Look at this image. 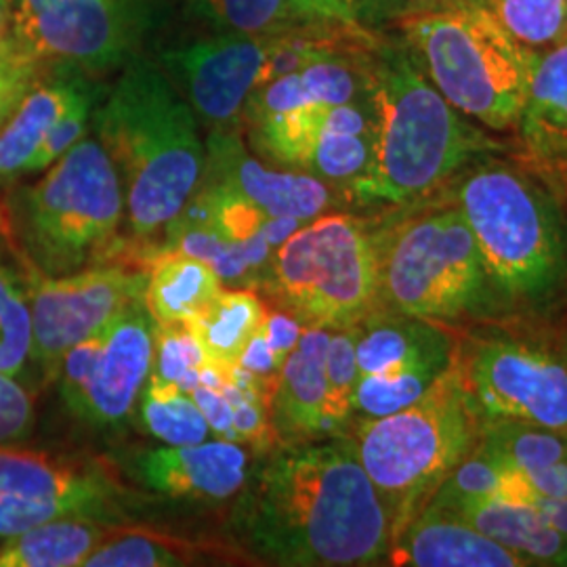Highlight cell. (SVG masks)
Here are the masks:
<instances>
[{"label":"cell","mask_w":567,"mask_h":567,"mask_svg":"<svg viewBox=\"0 0 567 567\" xmlns=\"http://www.w3.org/2000/svg\"><path fill=\"white\" fill-rule=\"evenodd\" d=\"M252 557L290 567L385 564L391 522L349 435L257 454L231 515Z\"/></svg>","instance_id":"obj_1"},{"label":"cell","mask_w":567,"mask_h":567,"mask_svg":"<svg viewBox=\"0 0 567 567\" xmlns=\"http://www.w3.org/2000/svg\"><path fill=\"white\" fill-rule=\"evenodd\" d=\"M93 126L121 179L131 243L150 259L203 182L200 121L163 68L140 55L122 68Z\"/></svg>","instance_id":"obj_2"},{"label":"cell","mask_w":567,"mask_h":567,"mask_svg":"<svg viewBox=\"0 0 567 567\" xmlns=\"http://www.w3.org/2000/svg\"><path fill=\"white\" fill-rule=\"evenodd\" d=\"M365 93L374 116L372 161L349 185L364 206H408L503 145L466 122L412 60L404 41L368 44Z\"/></svg>","instance_id":"obj_3"},{"label":"cell","mask_w":567,"mask_h":567,"mask_svg":"<svg viewBox=\"0 0 567 567\" xmlns=\"http://www.w3.org/2000/svg\"><path fill=\"white\" fill-rule=\"evenodd\" d=\"M2 200L4 240L37 276H68L122 252L143 264L131 240H122L121 179L97 137L70 147L34 185L9 187Z\"/></svg>","instance_id":"obj_4"},{"label":"cell","mask_w":567,"mask_h":567,"mask_svg":"<svg viewBox=\"0 0 567 567\" xmlns=\"http://www.w3.org/2000/svg\"><path fill=\"white\" fill-rule=\"evenodd\" d=\"M484 423L456 351L454 364L414 404L353 425L349 437L385 503L391 543L482 442Z\"/></svg>","instance_id":"obj_5"},{"label":"cell","mask_w":567,"mask_h":567,"mask_svg":"<svg viewBox=\"0 0 567 567\" xmlns=\"http://www.w3.org/2000/svg\"><path fill=\"white\" fill-rule=\"evenodd\" d=\"M412 60L468 118L515 128L538 51L517 41L487 0H456L398 23Z\"/></svg>","instance_id":"obj_6"},{"label":"cell","mask_w":567,"mask_h":567,"mask_svg":"<svg viewBox=\"0 0 567 567\" xmlns=\"http://www.w3.org/2000/svg\"><path fill=\"white\" fill-rule=\"evenodd\" d=\"M456 204L487 280L511 299L545 297L564 278L566 229L550 189L526 168L477 161L456 187Z\"/></svg>","instance_id":"obj_7"},{"label":"cell","mask_w":567,"mask_h":567,"mask_svg":"<svg viewBox=\"0 0 567 567\" xmlns=\"http://www.w3.org/2000/svg\"><path fill=\"white\" fill-rule=\"evenodd\" d=\"M372 240L379 307L437 322L484 301L486 267L458 204L395 217Z\"/></svg>","instance_id":"obj_8"},{"label":"cell","mask_w":567,"mask_h":567,"mask_svg":"<svg viewBox=\"0 0 567 567\" xmlns=\"http://www.w3.org/2000/svg\"><path fill=\"white\" fill-rule=\"evenodd\" d=\"M269 301L303 326L349 328L379 309L372 229L347 213H324L288 236L269 265Z\"/></svg>","instance_id":"obj_9"},{"label":"cell","mask_w":567,"mask_h":567,"mask_svg":"<svg viewBox=\"0 0 567 567\" xmlns=\"http://www.w3.org/2000/svg\"><path fill=\"white\" fill-rule=\"evenodd\" d=\"M347 44L343 32L326 28L274 37L215 34L166 51L163 70L206 131H243L244 107L257 86Z\"/></svg>","instance_id":"obj_10"},{"label":"cell","mask_w":567,"mask_h":567,"mask_svg":"<svg viewBox=\"0 0 567 567\" xmlns=\"http://www.w3.org/2000/svg\"><path fill=\"white\" fill-rule=\"evenodd\" d=\"M11 30L49 65L95 79L140 58L161 0H7Z\"/></svg>","instance_id":"obj_11"},{"label":"cell","mask_w":567,"mask_h":567,"mask_svg":"<svg viewBox=\"0 0 567 567\" xmlns=\"http://www.w3.org/2000/svg\"><path fill=\"white\" fill-rule=\"evenodd\" d=\"M143 265H93L58 278L32 274V364L44 381L58 379L61 360L74 344L100 334L143 301Z\"/></svg>","instance_id":"obj_12"},{"label":"cell","mask_w":567,"mask_h":567,"mask_svg":"<svg viewBox=\"0 0 567 567\" xmlns=\"http://www.w3.org/2000/svg\"><path fill=\"white\" fill-rule=\"evenodd\" d=\"M121 487L93 463L0 447V543L53 519L110 522Z\"/></svg>","instance_id":"obj_13"},{"label":"cell","mask_w":567,"mask_h":567,"mask_svg":"<svg viewBox=\"0 0 567 567\" xmlns=\"http://www.w3.org/2000/svg\"><path fill=\"white\" fill-rule=\"evenodd\" d=\"M458 362L484 421L547 426L567 435V364L534 344L487 339Z\"/></svg>","instance_id":"obj_14"},{"label":"cell","mask_w":567,"mask_h":567,"mask_svg":"<svg viewBox=\"0 0 567 567\" xmlns=\"http://www.w3.org/2000/svg\"><path fill=\"white\" fill-rule=\"evenodd\" d=\"M156 322L143 301L100 332L74 383L61 391L68 410L91 426H116L133 412L154 358Z\"/></svg>","instance_id":"obj_15"},{"label":"cell","mask_w":567,"mask_h":567,"mask_svg":"<svg viewBox=\"0 0 567 567\" xmlns=\"http://www.w3.org/2000/svg\"><path fill=\"white\" fill-rule=\"evenodd\" d=\"M203 182L240 196L267 217L299 224L334 206L328 183L303 171L278 168L255 158L244 145L243 131H208Z\"/></svg>","instance_id":"obj_16"},{"label":"cell","mask_w":567,"mask_h":567,"mask_svg":"<svg viewBox=\"0 0 567 567\" xmlns=\"http://www.w3.org/2000/svg\"><path fill=\"white\" fill-rule=\"evenodd\" d=\"M515 128L527 173L567 200V41L538 51Z\"/></svg>","instance_id":"obj_17"},{"label":"cell","mask_w":567,"mask_h":567,"mask_svg":"<svg viewBox=\"0 0 567 567\" xmlns=\"http://www.w3.org/2000/svg\"><path fill=\"white\" fill-rule=\"evenodd\" d=\"M252 458L248 447L219 440L156 447L140 458L143 482L173 498L229 501L240 494Z\"/></svg>","instance_id":"obj_18"},{"label":"cell","mask_w":567,"mask_h":567,"mask_svg":"<svg viewBox=\"0 0 567 567\" xmlns=\"http://www.w3.org/2000/svg\"><path fill=\"white\" fill-rule=\"evenodd\" d=\"M389 566L524 567L526 559L487 538L465 519L426 505L391 543Z\"/></svg>","instance_id":"obj_19"},{"label":"cell","mask_w":567,"mask_h":567,"mask_svg":"<svg viewBox=\"0 0 567 567\" xmlns=\"http://www.w3.org/2000/svg\"><path fill=\"white\" fill-rule=\"evenodd\" d=\"M330 330L305 326L290 351L271 395V425L278 446L328 437L326 423V353Z\"/></svg>","instance_id":"obj_20"},{"label":"cell","mask_w":567,"mask_h":567,"mask_svg":"<svg viewBox=\"0 0 567 567\" xmlns=\"http://www.w3.org/2000/svg\"><path fill=\"white\" fill-rule=\"evenodd\" d=\"M93 89V79L79 70L65 65L47 68L0 131V194L30 175L32 161L55 122Z\"/></svg>","instance_id":"obj_21"},{"label":"cell","mask_w":567,"mask_h":567,"mask_svg":"<svg viewBox=\"0 0 567 567\" xmlns=\"http://www.w3.org/2000/svg\"><path fill=\"white\" fill-rule=\"evenodd\" d=\"M466 524L524 557L527 566H567V536L532 505L503 498L431 501Z\"/></svg>","instance_id":"obj_22"},{"label":"cell","mask_w":567,"mask_h":567,"mask_svg":"<svg viewBox=\"0 0 567 567\" xmlns=\"http://www.w3.org/2000/svg\"><path fill=\"white\" fill-rule=\"evenodd\" d=\"M355 330V358L360 377L385 374L408 365L454 360L452 339L431 320L391 309H374Z\"/></svg>","instance_id":"obj_23"},{"label":"cell","mask_w":567,"mask_h":567,"mask_svg":"<svg viewBox=\"0 0 567 567\" xmlns=\"http://www.w3.org/2000/svg\"><path fill=\"white\" fill-rule=\"evenodd\" d=\"M189 395L219 440L246 446L255 454L278 446L271 425L274 393L244 374L240 368L229 370L213 385L192 389Z\"/></svg>","instance_id":"obj_24"},{"label":"cell","mask_w":567,"mask_h":567,"mask_svg":"<svg viewBox=\"0 0 567 567\" xmlns=\"http://www.w3.org/2000/svg\"><path fill=\"white\" fill-rule=\"evenodd\" d=\"M161 250H182L210 265L227 288L261 290L274 259V248L264 236L231 240L187 206L164 231Z\"/></svg>","instance_id":"obj_25"},{"label":"cell","mask_w":567,"mask_h":567,"mask_svg":"<svg viewBox=\"0 0 567 567\" xmlns=\"http://www.w3.org/2000/svg\"><path fill=\"white\" fill-rule=\"evenodd\" d=\"M224 290L210 265L182 250H158L147 259L143 303L156 324L189 322Z\"/></svg>","instance_id":"obj_26"},{"label":"cell","mask_w":567,"mask_h":567,"mask_svg":"<svg viewBox=\"0 0 567 567\" xmlns=\"http://www.w3.org/2000/svg\"><path fill=\"white\" fill-rule=\"evenodd\" d=\"M372 145L374 116L365 93L355 102L328 110L303 173L322 179L330 187L349 189L351 183L364 175L372 161Z\"/></svg>","instance_id":"obj_27"},{"label":"cell","mask_w":567,"mask_h":567,"mask_svg":"<svg viewBox=\"0 0 567 567\" xmlns=\"http://www.w3.org/2000/svg\"><path fill=\"white\" fill-rule=\"evenodd\" d=\"M269 307L255 290L224 288L203 311L189 320L206 362L224 372L234 370L244 349L264 328Z\"/></svg>","instance_id":"obj_28"},{"label":"cell","mask_w":567,"mask_h":567,"mask_svg":"<svg viewBox=\"0 0 567 567\" xmlns=\"http://www.w3.org/2000/svg\"><path fill=\"white\" fill-rule=\"evenodd\" d=\"M112 522L65 517L30 527L0 543V567H76L107 536Z\"/></svg>","instance_id":"obj_29"},{"label":"cell","mask_w":567,"mask_h":567,"mask_svg":"<svg viewBox=\"0 0 567 567\" xmlns=\"http://www.w3.org/2000/svg\"><path fill=\"white\" fill-rule=\"evenodd\" d=\"M243 557V553H229L224 548H204L200 543L183 540L161 532L143 527L112 524L102 545L95 548L86 567H175L208 561V557Z\"/></svg>","instance_id":"obj_30"},{"label":"cell","mask_w":567,"mask_h":567,"mask_svg":"<svg viewBox=\"0 0 567 567\" xmlns=\"http://www.w3.org/2000/svg\"><path fill=\"white\" fill-rule=\"evenodd\" d=\"M32 271L0 236V372L21 377L32 364Z\"/></svg>","instance_id":"obj_31"},{"label":"cell","mask_w":567,"mask_h":567,"mask_svg":"<svg viewBox=\"0 0 567 567\" xmlns=\"http://www.w3.org/2000/svg\"><path fill=\"white\" fill-rule=\"evenodd\" d=\"M189 11L217 34L274 37L316 30L292 0H187Z\"/></svg>","instance_id":"obj_32"},{"label":"cell","mask_w":567,"mask_h":567,"mask_svg":"<svg viewBox=\"0 0 567 567\" xmlns=\"http://www.w3.org/2000/svg\"><path fill=\"white\" fill-rule=\"evenodd\" d=\"M454 360H435L408 365L385 374L360 377L353 395L351 423L355 425L372 419H381L414 404L419 398L425 395L426 389L454 364Z\"/></svg>","instance_id":"obj_33"},{"label":"cell","mask_w":567,"mask_h":567,"mask_svg":"<svg viewBox=\"0 0 567 567\" xmlns=\"http://www.w3.org/2000/svg\"><path fill=\"white\" fill-rule=\"evenodd\" d=\"M137 404L147 433L166 446L203 444L213 433L203 410L179 386L147 381Z\"/></svg>","instance_id":"obj_34"},{"label":"cell","mask_w":567,"mask_h":567,"mask_svg":"<svg viewBox=\"0 0 567 567\" xmlns=\"http://www.w3.org/2000/svg\"><path fill=\"white\" fill-rule=\"evenodd\" d=\"M206 364V355L192 326L187 322L156 324L150 383L179 386L189 393L200 385V372Z\"/></svg>","instance_id":"obj_35"},{"label":"cell","mask_w":567,"mask_h":567,"mask_svg":"<svg viewBox=\"0 0 567 567\" xmlns=\"http://www.w3.org/2000/svg\"><path fill=\"white\" fill-rule=\"evenodd\" d=\"M358 379L353 326L330 330L326 353V423L330 435H343L344 429L351 425Z\"/></svg>","instance_id":"obj_36"},{"label":"cell","mask_w":567,"mask_h":567,"mask_svg":"<svg viewBox=\"0 0 567 567\" xmlns=\"http://www.w3.org/2000/svg\"><path fill=\"white\" fill-rule=\"evenodd\" d=\"M508 32L534 51L566 41L567 0H487Z\"/></svg>","instance_id":"obj_37"},{"label":"cell","mask_w":567,"mask_h":567,"mask_svg":"<svg viewBox=\"0 0 567 567\" xmlns=\"http://www.w3.org/2000/svg\"><path fill=\"white\" fill-rule=\"evenodd\" d=\"M49 63L13 30L0 34V131L16 114L23 97L41 81Z\"/></svg>","instance_id":"obj_38"},{"label":"cell","mask_w":567,"mask_h":567,"mask_svg":"<svg viewBox=\"0 0 567 567\" xmlns=\"http://www.w3.org/2000/svg\"><path fill=\"white\" fill-rule=\"evenodd\" d=\"M95 103H97V89L84 93L79 102H74L68 107V112L61 116L60 121L55 122V126L51 128V133L42 143L37 158L32 161L30 175L47 171L51 164L58 163L70 147H74L76 143L86 137L89 124L93 122V114L97 110Z\"/></svg>","instance_id":"obj_39"},{"label":"cell","mask_w":567,"mask_h":567,"mask_svg":"<svg viewBox=\"0 0 567 567\" xmlns=\"http://www.w3.org/2000/svg\"><path fill=\"white\" fill-rule=\"evenodd\" d=\"M18 379L0 372V447L20 446L37 426L34 393Z\"/></svg>","instance_id":"obj_40"},{"label":"cell","mask_w":567,"mask_h":567,"mask_svg":"<svg viewBox=\"0 0 567 567\" xmlns=\"http://www.w3.org/2000/svg\"><path fill=\"white\" fill-rule=\"evenodd\" d=\"M456 0H355L358 21L365 32L383 25H398L400 21Z\"/></svg>","instance_id":"obj_41"},{"label":"cell","mask_w":567,"mask_h":567,"mask_svg":"<svg viewBox=\"0 0 567 567\" xmlns=\"http://www.w3.org/2000/svg\"><path fill=\"white\" fill-rule=\"evenodd\" d=\"M305 21L320 28H341L349 32L370 34L358 21L355 0H292Z\"/></svg>","instance_id":"obj_42"},{"label":"cell","mask_w":567,"mask_h":567,"mask_svg":"<svg viewBox=\"0 0 567 567\" xmlns=\"http://www.w3.org/2000/svg\"><path fill=\"white\" fill-rule=\"evenodd\" d=\"M11 30V16H9V4L7 0H0V34Z\"/></svg>","instance_id":"obj_43"},{"label":"cell","mask_w":567,"mask_h":567,"mask_svg":"<svg viewBox=\"0 0 567 567\" xmlns=\"http://www.w3.org/2000/svg\"><path fill=\"white\" fill-rule=\"evenodd\" d=\"M0 236H4V200L0 194Z\"/></svg>","instance_id":"obj_44"}]
</instances>
